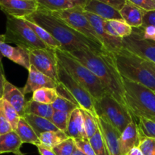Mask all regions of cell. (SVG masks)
I'll return each instance as SVG.
<instances>
[{
	"instance_id": "obj_44",
	"label": "cell",
	"mask_w": 155,
	"mask_h": 155,
	"mask_svg": "<svg viewBox=\"0 0 155 155\" xmlns=\"http://www.w3.org/2000/svg\"><path fill=\"white\" fill-rule=\"evenodd\" d=\"M141 30V35L146 39H149L155 42V27L147 26L144 27H139Z\"/></svg>"
},
{
	"instance_id": "obj_39",
	"label": "cell",
	"mask_w": 155,
	"mask_h": 155,
	"mask_svg": "<svg viewBox=\"0 0 155 155\" xmlns=\"http://www.w3.org/2000/svg\"><path fill=\"white\" fill-rule=\"evenodd\" d=\"M12 130H13V129H12L10 123L7 120L4 111H3L2 101L0 99V136L6 134L9 132L12 131Z\"/></svg>"
},
{
	"instance_id": "obj_37",
	"label": "cell",
	"mask_w": 155,
	"mask_h": 155,
	"mask_svg": "<svg viewBox=\"0 0 155 155\" xmlns=\"http://www.w3.org/2000/svg\"><path fill=\"white\" fill-rule=\"evenodd\" d=\"M75 143L72 138H68L53 148L56 155H71L75 149Z\"/></svg>"
},
{
	"instance_id": "obj_8",
	"label": "cell",
	"mask_w": 155,
	"mask_h": 155,
	"mask_svg": "<svg viewBox=\"0 0 155 155\" xmlns=\"http://www.w3.org/2000/svg\"><path fill=\"white\" fill-rule=\"evenodd\" d=\"M52 13L60 18L61 20H62L65 24H68L71 28L85 36L87 39L92 41L99 46L103 48L95 30L85 16L83 8L74 6L71 8L67 9V10L52 12Z\"/></svg>"
},
{
	"instance_id": "obj_15",
	"label": "cell",
	"mask_w": 155,
	"mask_h": 155,
	"mask_svg": "<svg viewBox=\"0 0 155 155\" xmlns=\"http://www.w3.org/2000/svg\"><path fill=\"white\" fill-rule=\"evenodd\" d=\"M96 118L109 154L122 155L119 148V137L121 134L106 120L98 117Z\"/></svg>"
},
{
	"instance_id": "obj_23",
	"label": "cell",
	"mask_w": 155,
	"mask_h": 155,
	"mask_svg": "<svg viewBox=\"0 0 155 155\" xmlns=\"http://www.w3.org/2000/svg\"><path fill=\"white\" fill-rule=\"evenodd\" d=\"M103 27L106 33H109L110 36L120 39L128 37L130 36L132 32V28L130 26L128 25L124 21H119V20H113V21L104 20Z\"/></svg>"
},
{
	"instance_id": "obj_46",
	"label": "cell",
	"mask_w": 155,
	"mask_h": 155,
	"mask_svg": "<svg viewBox=\"0 0 155 155\" xmlns=\"http://www.w3.org/2000/svg\"><path fill=\"white\" fill-rule=\"evenodd\" d=\"M5 76L4 68H3V64L2 61V58H0V99L2 98L3 96V90H4V85L5 82Z\"/></svg>"
},
{
	"instance_id": "obj_19",
	"label": "cell",
	"mask_w": 155,
	"mask_h": 155,
	"mask_svg": "<svg viewBox=\"0 0 155 155\" xmlns=\"http://www.w3.org/2000/svg\"><path fill=\"white\" fill-rule=\"evenodd\" d=\"M0 53L2 56L27 71L30 68V63L27 50L19 46H12L3 41H0Z\"/></svg>"
},
{
	"instance_id": "obj_17",
	"label": "cell",
	"mask_w": 155,
	"mask_h": 155,
	"mask_svg": "<svg viewBox=\"0 0 155 155\" xmlns=\"http://www.w3.org/2000/svg\"><path fill=\"white\" fill-rule=\"evenodd\" d=\"M139 128L136 121L134 120L128 124L119 137V148L122 155H126L134 147H137L139 143Z\"/></svg>"
},
{
	"instance_id": "obj_21",
	"label": "cell",
	"mask_w": 155,
	"mask_h": 155,
	"mask_svg": "<svg viewBox=\"0 0 155 155\" xmlns=\"http://www.w3.org/2000/svg\"><path fill=\"white\" fill-rule=\"evenodd\" d=\"M119 12L123 21L132 28H139L142 26L144 11L134 5L129 1H126Z\"/></svg>"
},
{
	"instance_id": "obj_48",
	"label": "cell",
	"mask_w": 155,
	"mask_h": 155,
	"mask_svg": "<svg viewBox=\"0 0 155 155\" xmlns=\"http://www.w3.org/2000/svg\"><path fill=\"white\" fill-rule=\"evenodd\" d=\"M143 62H144V64L145 65L146 68L152 73L153 76L155 77V64L153 62L148 61H146L143 59Z\"/></svg>"
},
{
	"instance_id": "obj_41",
	"label": "cell",
	"mask_w": 155,
	"mask_h": 155,
	"mask_svg": "<svg viewBox=\"0 0 155 155\" xmlns=\"http://www.w3.org/2000/svg\"><path fill=\"white\" fill-rule=\"evenodd\" d=\"M144 12L155 10V3L152 0H127Z\"/></svg>"
},
{
	"instance_id": "obj_31",
	"label": "cell",
	"mask_w": 155,
	"mask_h": 155,
	"mask_svg": "<svg viewBox=\"0 0 155 155\" xmlns=\"http://www.w3.org/2000/svg\"><path fill=\"white\" fill-rule=\"evenodd\" d=\"M82 117H83L84 126L85 133L88 139H91L99 130V125L97 118L93 116L90 112L80 108Z\"/></svg>"
},
{
	"instance_id": "obj_51",
	"label": "cell",
	"mask_w": 155,
	"mask_h": 155,
	"mask_svg": "<svg viewBox=\"0 0 155 155\" xmlns=\"http://www.w3.org/2000/svg\"><path fill=\"white\" fill-rule=\"evenodd\" d=\"M71 155H87V154H85L84 153H83L81 151H80L78 148L75 147V149H74V151H73L72 154Z\"/></svg>"
},
{
	"instance_id": "obj_55",
	"label": "cell",
	"mask_w": 155,
	"mask_h": 155,
	"mask_svg": "<svg viewBox=\"0 0 155 155\" xmlns=\"http://www.w3.org/2000/svg\"><path fill=\"white\" fill-rule=\"evenodd\" d=\"M154 92H155V91H154Z\"/></svg>"
},
{
	"instance_id": "obj_18",
	"label": "cell",
	"mask_w": 155,
	"mask_h": 155,
	"mask_svg": "<svg viewBox=\"0 0 155 155\" xmlns=\"http://www.w3.org/2000/svg\"><path fill=\"white\" fill-rule=\"evenodd\" d=\"M84 10L85 12L97 15L106 21H113V20L123 21L119 11L109 5L97 0H88L86 5L84 7Z\"/></svg>"
},
{
	"instance_id": "obj_27",
	"label": "cell",
	"mask_w": 155,
	"mask_h": 155,
	"mask_svg": "<svg viewBox=\"0 0 155 155\" xmlns=\"http://www.w3.org/2000/svg\"><path fill=\"white\" fill-rule=\"evenodd\" d=\"M68 138L69 137L66 133L60 130L46 132L39 136L40 145L46 148H52V149Z\"/></svg>"
},
{
	"instance_id": "obj_47",
	"label": "cell",
	"mask_w": 155,
	"mask_h": 155,
	"mask_svg": "<svg viewBox=\"0 0 155 155\" xmlns=\"http://www.w3.org/2000/svg\"><path fill=\"white\" fill-rule=\"evenodd\" d=\"M36 148H37L38 152L40 155H56L52 148H46V147H44L41 145H37Z\"/></svg>"
},
{
	"instance_id": "obj_28",
	"label": "cell",
	"mask_w": 155,
	"mask_h": 155,
	"mask_svg": "<svg viewBox=\"0 0 155 155\" xmlns=\"http://www.w3.org/2000/svg\"><path fill=\"white\" fill-rule=\"evenodd\" d=\"M24 19V18H23ZM27 25L33 30L37 37L46 45L48 48H52V49H58V48H61V45L59 42L56 40L45 29L41 27L40 26L37 25V24H34V23L29 21L27 20L24 19Z\"/></svg>"
},
{
	"instance_id": "obj_40",
	"label": "cell",
	"mask_w": 155,
	"mask_h": 155,
	"mask_svg": "<svg viewBox=\"0 0 155 155\" xmlns=\"http://www.w3.org/2000/svg\"><path fill=\"white\" fill-rule=\"evenodd\" d=\"M76 148L87 155H96L89 142V139H77L74 140Z\"/></svg>"
},
{
	"instance_id": "obj_26",
	"label": "cell",
	"mask_w": 155,
	"mask_h": 155,
	"mask_svg": "<svg viewBox=\"0 0 155 155\" xmlns=\"http://www.w3.org/2000/svg\"><path fill=\"white\" fill-rule=\"evenodd\" d=\"M54 109L51 104H42L36 102L31 99L27 101L26 107V114H33L36 116L41 117L46 119L51 120L52 116L54 113Z\"/></svg>"
},
{
	"instance_id": "obj_22",
	"label": "cell",
	"mask_w": 155,
	"mask_h": 155,
	"mask_svg": "<svg viewBox=\"0 0 155 155\" xmlns=\"http://www.w3.org/2000/svg\"><path fill=\"white\" fill-rule=\"evenodd\" d=\"M23 142L15 130L0 136V154L13 153L15 155H24L21 151Z\"/></svg>"
},
{
	"instance_id": "obj_25",
	"label": "cell",
	"mask_w": 155,
	"mask_h": 155,
	"mask_svg": "<svg viewBox=\"0 0 155 155\" xmlns=\"http://www.w3.org/2000/svg\"><path fill=\"white\" fill-rule=\"evenodd\" d=\"M24 118L33 128L38 137L40 135L46 133V132L58 131L59 130L56 128V126L51 122L50 120L33 114H25Z\"/></svg>"
},
{
	"instance_id": "obj_35",
	"label": "cell",
	"mask_w": 155,
	"mask_h": 155,
	"mask_svg": "<svg viewBox=\"0 0 155 155\" xmlns=\"http://www.w3.org/2000/svg\"><path fill=\"white\" fill-rule=\"evenodd\" d=\"M69 116L70 114L59 111V110H55L50 120L56 126L58 130L64 132V133H66Z\"/></svg>"
},
{
	"instance_id": "obj_49",
	"label": "cell",
	"mask_w": 155,
	"mask_h": 155,
	"mask_svg": "<svg viewBox=\"0 0 155 155\" xmlns=\"http://www.w3.org/2000/svg\"><path fill=\"white\" fill-rule=\"evenodd\" d=\"M68 1L72 3L74 6H78L84 8L88 0H68Z\"/></svg>"
},
{
	"instance_id": "obj_4",
	"label": "cell",
	"mask_w": 155,
	"mask_h": 155,
	"mask_svg": "<svg viewBox=\"0 0 155 155\" xmlns=\"http://www.w3.org/2000/svg\"><path fill=\"white\" fill-rule=\"evenodd\" d=\"M55 52L59 63L91 93L95 101H98L108 93L99 79L69 52L59 48L55 49Z\"/></svg>"
},
{
	"instance_id": "obj_16",
	"label": "cell",
	"mask_w": 155,
	"mask_h": 155,
	"mask_svg": "<svg viewBox=\"0 0 155 155\" xmlns=\"http://www.w3.org/2000/svg\"><path fill=\"white\" fill-rule=\"evenodd\" d=\"M2 98L13 106L21 117H24L26 114L27 101L21 89L16 87L6 80L4 85Z\"/></svg>"
},
{
	"instance_id": "obj_24",
	"label": "cell",
	"mask_w": 155,
	"mask_h": 155,
	"mask_svg": "<svg viewBox=\"0 0 155 155\" xmlns=\"http://www.w3.org/2000/svg\"><path fill=\"white\" fill-rule=\"evenodd\" d=\"M15 131L18 135L23 143L32 144L36 147L40 145L38 136L35 133L34 130L24 117L20 118L19 122Z\"/></svg>"
},
{
	"instance_id": "obj_13",
	"label": "cell",
	"mask_w": 155,
	"mask_h": 155,
	"mask_svg": "<svg viewBox=\"0 0 155 155\" xmlns=\"http://www.w3.org/2000/svg\"><path fill=\"white\" fill-rule=\"evenodd\" d=\"M38 7L35 0H0V9L6 16L24 18L36 12Z\"/></svg>"
},
{
	"instance_id": "obj_6",
	"label": "cell",
	"mask_w": 155,
	"mask_h": 155,
	"mask_svg": "<svg viewBox=\"0 0 155 155\" xmlns=\"http://www.w3.org/2000/svg\"><path fill=\"white\" fill-rule=\"evenodd\" d=\"M4 36L5 42L15 44L16 46L21 47L27 51L48 48L23 18L7 16L6 30Z\"/></svg>"
},
{
	"instance_id": "obj_1",
	"label": "cell",
	"mask_w": 155,
	"mask_h": 155,
	"mask_svg": "<svg viewBox=\"0 0 155 155\" xmlns=\"http://www.w3.org/2000/svg\"><path fill=\"white\" fill-rule=\"evenodd\" d=\"M24 18L45 29L60 43L59 49L68 52L76 50H89L95 53H109L71 28L51 12L38 7L36 12Z\"/></svg>"
},
{
	"instance_id": "obj_12",
	"label": "cell",
	"mask_w": 155,
	"mask_h": 155,
	"mask_svg": "<svg viewBox=\"0 0 155 155\" xmlns=\"http://www.w3.org/2000/svg\"><path fill=\"white\" fill-rule=\"evenodd\" d=\"M84 13L95 30L102 45L108 52L113 54L122 48V39L110 36L104 30L103 27L104 19L92 13L85 12L84 10Z\"/></svg>"
},
{
	"instance_id": "obj_9",
	"label": "cell",
	"mask_w": 155,
	"mask_h": 155,
	"mask_svg": "<svg viewBox=\"0 0 155 155\" xmlns=\"http://www.w3.org/2000/svg\"><path fill=\"white\" fill-rule=\"evenodd\" d=\"M57 72L59 81L69 91L78 104L79 107L90 112L93 116L97 117V114L94 108L95 100L94 99L91 93L81 84H80L75 79L73 78L68 74V71L59 63V61Z\"/></svg>"
},
{
	"instance_id": "obj_29",
	"label": "cell",
	"mask_w": 155,
	"mask_h": 155,
	"mask_svg": "<svg viewBox=\"0 0 155 155\" xmlns=\"http://www.w3.org/2000/svg\"><path fill=\"white\" fill-rule=\"evenodd\" d=\"M41 8L51 12H60L74 7L68 0H35Z\"/></svg>"
},
{
	"instance_id": "obj_42",
	"label": "cell",
	"mask_w": 155,
	"mask_h": 155,
	"mask_svg": "<svg viewBox=\"0 0 155 155\" xmlns=\"http://www.w3.org/2000/svg\"><path fill=\"white\" fill-rule=\"evenodd\" d=\"M55 89H56V92H57L58 96L62 97V98H65V99L71 101L72 103H74V104H77V105L78 106V102L76 101V100L74 98V97L71 95V94L70 93L69 91H68V89H67L66 88H65V86H64L63 85L60 83V82L57 83V85H56Z\"/></svg>"
},
{
	"instance_id": "obj_7",
	"label": "cell",
	"mask_w": 155,
	"mask_h": 155,
	"mask_svg": "<svg viewBox=\"0 0 155 155\" xmlns=\"http://www.w3.org/2000/svg\"><path fill=\"white\" fill-rule=\"evenodd\" d=\"M97 117L112 125L121 134L128 124L134 120L128 107L120 104L109 93L94 102Z\"/></svg>"
},
{
	"instance_id": "obj_45",
	"label": "cell",
	"mask_w": 155,
	"mask_h": 155,
	"mask_svg": "<svg viewBox=\"0 0 155 155\" xmlns=\"http://www.w3.org/2000/svg\"><path fill=\"white\" fill-rule=\"evenodd\" d=\"M97 1L106 3V4L112 6V7L115 8L117 10L120 11L122 8L124 6V5L126 4L127 0H97Z\"/></svg>"
},
{
	"instance_id": "obj_52",
	"label": "cell",
	"mask_w": 155,
	"mask_h": 155,
	"mask_svg": "<svg viewBox=\"0 0 155 155\" xmlns=\"http://www.w3.org/2000/svg\"><path fill=\"white\" fill-rule=\"evenodd\" d=\"M0 41H3V42H5L4 34H0Z\"/></svg>"
},
{
	"instance_id": "obj_11",
	"label": "cell",
	"mask_w": 155,
	"mask_h": 155,
	"mask_svg": "<svg viewBox=\"0 0 155 155\" xmlns=\"http://www.w3.org/2000/svg\"><path fill=\"white\" fill-rule=\"evenodd\" d=\"M122 48L144 60L155 64V42L144 39L140 28H132L130 36L123 38Z\"/></svg>"
},
{
	"instance_id": "obj_33",
	"label": "cell",
	"mask_w": 155,
	"mask_h": 155,
	"mask_svg": "<svg viewBox=\"0 0 155 155\" xmlns=\"http://www.w3.org/2000/svg\"><path fill=\"white\" fill-rule=\"evenodd\" d=\"M1 101L5 115L6 118H7V120H9V122L10 123L13 130H16L17 126H18V122H19V120L20 118H21V117L19 116V114H18V113L17 112V110L14 108V107L10 104V103L8 102L6 100L3 99V98H2Z\"/></svg>"
},
{
	"instance_id": "obj_20",
	"label": "cell",
	"mask_w": 155,
	"mask_h": 155,
	"mask_svg": "<svg viewBox=\"0 0 155 155\" xmlns=\"http://www.w3.org/2000/svg\"><path fill=\"white\" fill-rule=\"evenodd\" d=\"M66 133L68 137L72 138L74 140L77 139H88L84 126L83 117L81 113L80 107L74 109L69 116Z\"/></svg>"
},
{
	"instance_id": "obj_2",
	"label": "cell",
	"mask_w": 155,
	"mask_h": 155,
	"mask_svg": "<svg viewBox=\"0 0 155 155\" xmlns=\"http://www.w3.org/2000/svg\"><path fill=\"white\" fill-rule=\"evenodd\" d=\"M69 53L99 79L109 95L127 107L122 78L115 68L112 54L89 50H76Z\"/></svg>"
},
{
	"instance_id": "obj_43",
	"label": "cell",
	"mask_w": 155,
	"mask_h": 155,
	"mask_svg": "<svg viewBox=\"0 0 155 155\" xmlns=\"http://www.w3.org/2000/svg\"><path fill=\"white\" fill-rule=\"evenodd\" d=\"M147 26H153V27H155V10L144 12L141 27H147Z\"/></svg>"
},
{
	"instance_id": "obj_38",
	"label": "cell",
	"mask_w": 155,
	"mask_h": 155,
	"mask_svg": "<svg viewBox=\"0 0 155 155\" xmlns=\"http://www.w3.org/2000/svg\"><path fill=\"white\" fill-rule=\"evenodd\" d=\"M138 147L143 155H155V139L141 135Z\"/></svg>"
},
{
	"instance_id": "obj_30",
	"label": "cell",
	"mask_w": 155,
	"mask_h": 155,
	"mask_svg": "<svg viewBox=\"0 0 155 155\" xmlns=\"http://www.w3.org/2000/svg\"><path fill=\"white\" fill-rule=\"evenodd\" d=\"M58 95L53 88H42L34 91L31 100L36 102L46 104H52L57 98Z\"/></svg>"
},
{
	"instance_id": "obj_14",
	"label": "cell",
	"mask_w": 155,
	"mask_h": 155,
	"mask_svg": "<svg viewBox=\"0 0 155 155\" xmlns=\"http://www.w3.org/2000/svg\"><path fill=\"white\" fill-rule=\"evenodd\" d=\"M57 82L53 80L50 77L43 73L40 72L33 65H30L28 70V77L26 84L21 89L24 95L33 93L34 91L42 88H53L55 89L57 85Z\"/></svg>"
},
{
	"instance_id": "obj_10",
	"label": "cell",
	"mask_w": 155,
	"mask_h": 155,
	"mask_svg": "<svg viewBox=\"0 0 155 155\" xmlns=\"http://www.w3.org/2000/svg\"><path fill=\"white\" fill-rule=\"evenodd\" d=\"M29 61L40 72L50 77L57 83L58 78V59L55 49L52 48H37L28 51Z\"/></svg>"
},
{
	"instance_id": "obj_54",
	"label": "cell",
	"mask_w": 155,
	"mask_h": 155,
	"mask_svg": "<svg viewBox=\"0 0 155 155\" xmlns=\"http://www.w3.org/2000/svg\"><path fill=\"white\" fill-rule=\"evenodd\" d=\"M1 55H2V54H1V53H0V58H1Z\"/></svg>"
},
{
	"instance_id": "obj_32",
	"label": "cell",
	"mask_w": 155,
	"mask_h": 155,
	"mask_svg": "<svg viewBox=\"0 0 155 155\" xmlns=\"http://www.w3.org/2000/svg\"><path fill=\"white\" fill-rule=\"evenodd\" d=\"M139 128L140 134L146 137L155 139V121L144 117H138L135 119Z\"/></svg>"
},
{
	"instance_id": "obj_36",
	"label": "cell",
	"mask_w": 155,
	"mask_h": 155,
	"mask_svg": "<svg viewBox=\"0 0 155 155\" xmlns=\"http://www.w3.org/2000/svg\"><path fill=\"white\" fill-rule=\"evenodd\" d=\"M51 105L54 110H59V111L65 112L68 114H71L74 109L79 107L77 104L59 96L57 97L56 101Z\"/></svg>"
},
{
	"instance_id": "obj_3",
	"label": "cell",
	"mask_w": 155,
	"mask_h": 155,
	"mask_svg": "<svg viewBox=\"0 0 155 155\" xmlns=\"http://www.w3.org/2000/svg\"><path fill=\"white\" fill-rule=\"evenodd\" d=\"M112 55L115 68L122 77L155 91V77L146 68L142 58L124 48Z\"/></svg>"
},
{
	"instance_id": "obj_5",
	"label": "cell",
	"mask_w": 155,
	"mask_h": 155,
	"mask_svg": "<svg viewBox=\"0 0 155 155\" xmlns=\"http://www.w3.org/2000/svg\"><path fill=\"white\" fill-rule=\"evenodd\" d=\"M126 102L133 119L144 117L155 121V92L146 86L122 77Z\"/></svg>"
},
{
	"instance_id": "obj_50",
	"label": "cell",
	"mask_w": 155,
	"mask_h": 155,
	"mask_svg": "<svg viewBox=\"0 0 155 155\" xmlns=\"http://www.w3.org/2000/svg\"><path fill=\"white\" fill-rule=\"evenodd\" d=\"M126 155H143V154L141 150H140V148L137 146L132 148Z\"/></svg>"
},
{
	"instance_id": "obj_53",
	"label": "cell",
	"mask_w": 155,
	"mask_h": 155,
	"mask_svg": "<svg viewBox=\"0 0 155 155\" xmlns=\"http://www.w3.org/2000/svg\"><path fill=\"white\" fill-rule=\"evenodd\" d=\"M152 1H153V2H154V3H155V0H152Z\"/></svg>"
},
{
	"instance_id": "obj_34",
	"label": "cell",
	"mask_w": 155,
	"mask_h": 155,
	"mask_svg": "<svg viewBox=\"0 0 155 155\" xmlns=\"http://www.w3.org/2000/svg\"><path fill=\"white\" fill-rule=\"evenodd\" d=\"M96 155H109L100 130L89 139Z\"/></svg>"
}]
</instances>
